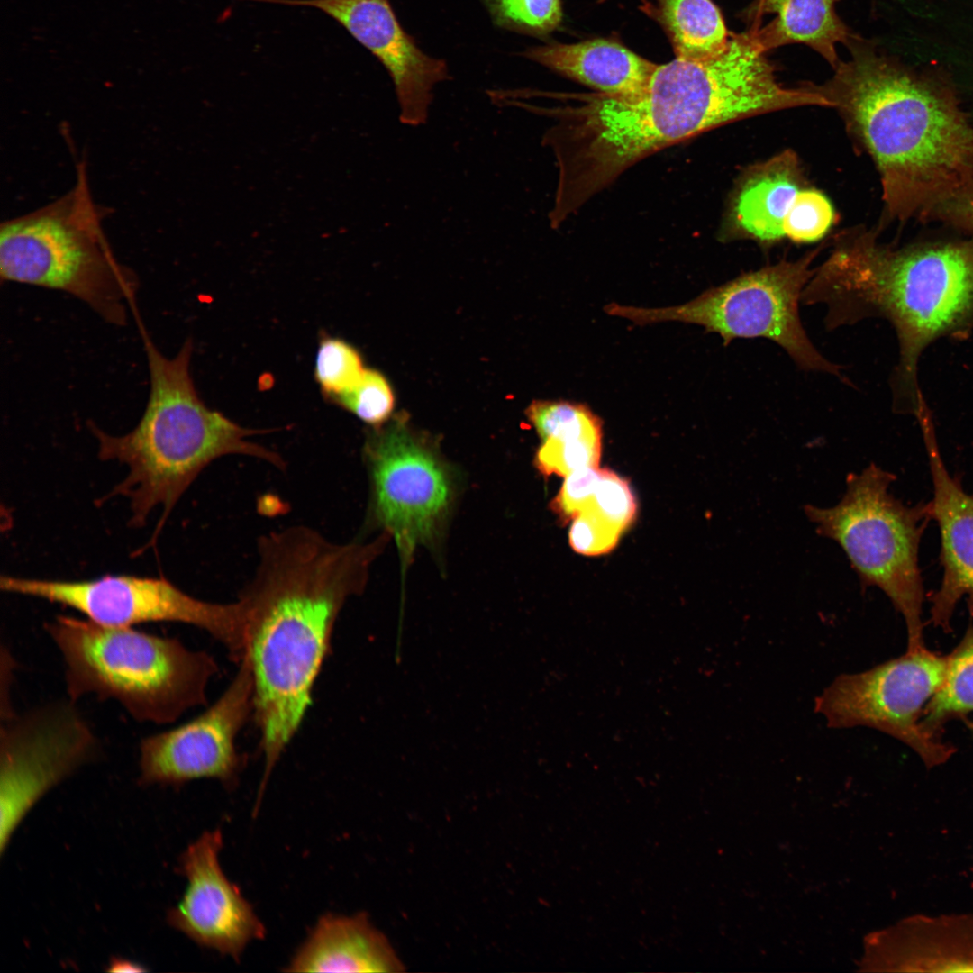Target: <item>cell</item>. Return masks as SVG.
Instances as JSON below:
<instances>
[{"mask_svg": "<svg viewBox=\"0 0 973 973\" xmlns=\"http://www.w3.org/2000/svg\"><path fill=\"white\" fill-rule=\"evenodd\" d=\"M750 30L703 60L657 65L645 88L629 96L577 95V103L524 109L554 123L542 144L554 154L558 182L550 223L559 227L625 170L665 148L745 117L809 105L802 86L780 85Z\"/></svg>", "mask_w": 973, "mask_h": 973, "instance_id": "1", "label": "cell"}, {"mask_svg": "<svg viewBox=\"0 0 973 973\" xmlns=\"http://www.w3.org/2000/svg\"><path fill=\"white\" fill-rule=\"evenodd\" d=\"M387 536L339 544L309 527L291 526L259 539L255 575L239 600L264 758L261 786L298 731L337 618L363 590Z\"/></svg>", "mask_w": 973, "mask_h": 973, "instance_id": "2", "label": "cell"}, {"mask_svg": "<svg viewBox=\"0 0 973 973\" xmlns=\"http://www.w3.org/2000/svg\"><path fill=\"white\" fill-rule=\"evenodd\" d=\"M848 60L818 90L880 174L887 212L905 218L973 184V127L933 73H918L853 33Z\"/></svg>", "mask_w": 973, "mask_h": 973, "instance_id": "3", "label": "cell"}, {"mask_svg": "<svg viewBox=\"0 0 973 973\" xmlns=\"http://www.w3.org/2000/svg\"><path fill=\"white\" fill-rule=\"evenodd\" d=\"M150 379L144 414L130 432L114 436L96 425L90 429L102 460H118L129 473L108 495L130 500V525L141 527L157 506L162 515L155 535L183 493L214 459L242 454L284 468L282 457L247 440L259 430L240 426L211 410L199 398L190 376L192 341L173 359L162 355L143 333Z\"/></svg>", "mask_w": 973, "mask_h": 973, "instance_id": "4", "label": "cell"}, {"mask_svg": "<svg viewBox=\"0 0 973 973\" xmlns=\"http://www.w3.org/2000/svg\"><path fill=\"white\" fill-rule=\"evenodd\" d=\"M801 301L824 305L831 329L884 314L908 358L973 317V241L889 251L866 234L846 240L815 269Z\"/></svg>", "mask_w": 973, "mask_h": 973, "instance_id": "5", "label": "cell"}, {"mask_svg": "<svg viewBox=\"0 0 973 973\" xmlns=\"http://www.w3.org/2000/svg\"><path fill=\"white\" fill-rule=\"evenodd\" d=\"M45 630L60 652L70 701L90 694L114 699L138 722L168 724L206 705L218 672L207 652L132 626L59 614Z\"/></svg>", "mask_w": 973, "mask_h": 973, "instance_id": "6", "label": "cell"}, {"mask_svg": "<svg viewBox=\"0 0 973 973\" xmlns=\"http://www.w3.org/2000/svg\"><path fill=\"white\" fill-rule=\"evenodd\" d=\"M106 214L91 194L85 162H78L76 183L65 195L1 223V279L67 292L107 322L124 324L138 280L109 246Z\"/></svg>", "mask_w": 973, "mask_h": 973, "instance_id": "7", "label": "cell"}, {"mask_svg": "<svg viewBox=\"0 0 973 973\" xmlns=\"http://www.w3.org/2000/svg\"><path fill=\"white\" fill-rule=\"evenodd\" d=\"M896 475L871 462L850 473L833 506L805 505L816 532L834 541L856 572L862 589L879 588L903 616L907 649L924 647V588L919 544L932 520L930 503L908 506L889 491Z\"/></svg>", "mask_w": 973, "mask_h": 973, "instance_id": "8", "label": "cell"}, {"mask_svg": "<svg viewBox=\"0 0 973 973\" xmlns=\"http://www.w3.org/2000/svg\"><path fill=\"white\" fill-rule=\"evenodd\" d=\"M817 253L744 273L684 305L643 308L610 303L605 311L638 325L667 321L698 324L718 333L724 345L738 338H766L781 346L800 368L842 379L841 367L816 350L800 320L802 293L814 275L816 268L810 265Z\"/></svg>", "mask_w": 973, "mask_h": 973, "instance_id": "9", "label": "cell"}, {"mask_svg": "<svg viewBox=\"0 0 973 973\" xmlns=\"http://www.w3.org/2000/svg\"><path fill=\"white\" fill-rule=\"evenodd\" d=\"M946 655L926 646L852 674H841L814 700L830 728L868 727L913 750L928 768L947 762L956 749L922 726L923 711L941 687Z\"/></svg>", "mask_w": 973, "mask_h": 973, "instance_id": "10", "label": "cell"}, {"mask_svg": "<svg viewBox=\"0 0 973 973\" xmlns=\"http://www.w3.org/2000/svg\"><path fill=\"white\" fill-rule=\"evenodd\" d=\"M0 587L73 608L98 623L132 626L152 622L190 624L205 631L239 664L246 654V619L240 600L206 602L164 577L105 575L68 581L2 576Z\"/></svg>", "mask_w": 973, "mask_h": 973, "instance_id": "11", "label": "cell"}, {"mask_svg": "<svg viewBox=\"0 0 973 973\" xmlns=\"http://www.w3.org/2000/svg\"><path fill=\"white\" fill-rule=\"evenodd\" d=\"M371 481L369 521L392 536L402 568L416 548L432 541L453 499L447 464L403 417L376 427L364 446Z\"/></svg>", "mask_w": 973, "mask_h": 973, "instance_id": "12", "label": "cell"}, {"mask_svg": "<svg viewBox=\"0 0 973 973\" xmlns=\"http://www.w3.org/2000/svg\"><path fill=\"white\" fill-rule=\"evenodd\" d=\"M74 702L17 718L2 712L0 852L32 806L95 756L97 740Z\"/></svg>", "mask_w": 973, "mask_h": 973, "instance_id": "13", "label": "cell"}, {"mask_svg": "<svg viewBox=\"0 0 973 973\" xmlns=\"http://www.w3.org/2000/svg\"><path fill=\"white\" fill-rule=\"evenodd\" d=\"M221 696L202 714L140 743L141 785H180L214 778L232 785L244 766L236 738L254 714V686L245 656Z\"/></svg>", "mask_w": 973, "mask_h": 973, "instance_id": "14", "label": "cell"}, {"mask_svg": "<svg viewBox=\"0 0 973 973\" xmlns=\"http://www.w3.org/2000/svg\"><path fill=\"white\" fill-rule=\"evenodd\" d=\"M318 9L338 22L385 67L395 87L399 120L427 123L433 89L450 78L444 59L423 51L400 24L389 0H269Z\"/></svg>", "mask_w": 973, "mask_h": 973, "instance_id": "15", "label": "cell"}, {"mask_svg": "<svg viewBox=\"0 0 973 973\" xmlns=\"http://www.w3.org/2000/svg\"><path fill=\"white\" fill-rule=\"evenodd\" d=\"M220 830L205 832L181 854L178 872L187 881L167 922L196 944L238 960L247 944L265 936V928L239 888L223 872Z\"/></svg>", "mask_w": 973, "mask_h": 973, "instance_id": "16", "label": "cell"}, {"mask_svg": "<svg viewBox=\"0 0 973 973\" xmlns=\"http://www.w3.org/2000/svg\"><path fill=\"white\" fill-rule=\"evenodd\" d=\"M928 463L933 486L932 519L940 530L942 578L931 597L930 623L945 632L958 604L967 598L973 611V493L952 477L937 447L930 426L924 428Z\"/></svg>", "mask_w": 973, "mask_h": 973, "instance_id": "17", "label": "cell"}, {"mask_svg": "<svg viewBox=\"0 0 973 973\" xmlns=\"http://www.w3.org/2000/svg\"><path fill=\"white\" fill-rule=\"evenodd\" d=\"M867 966L902 972H973V914L903 919L872 935Z\"/></svg>", "mask_w": 973, "mask_h": 973, "instance_id": "18", "label": "cell"}, {"mask_svg": "<svg viewBox=\"0 0 973 973\" xmlns=\"http://www.w3.org/2000/svg\"><path fill=\"white\" fill-rule=\"evenodd\" d=\"M404 963L366 914H325L288 964L291 972L397 973Z\"/></svg>", "mask_w": 973, "mask_h": 973, "instance_id": "19", "label": "cell"}, {"mask_svg": "<svg viewBox=\"0 0 973 973\" xmlns=\"http://www.w3.org/2000/svg\"><path fill=\"white\" fill-rule=\"evenodd\" d=\"M520 55L596 92L620 96L641 92L657 67L623 45L605 39L549 43L529 48Z\"/></svg>", "mask_w": 973, "mask_h": 973, "instance_id": "20", "label": "cell"}, {"mask_svg": "<svg viewBox=\"0 0 973 973\" xmlns=\"http://www.w3.org/2000/svg\"><path fill=\"white\" fill-rule=\"evenodd\" d=\"M837 0H753L743 12L752 20L750 28L764 50L800 43L818 52L834 68L839 61L836 45L854 33L838 16Z\"/></svg>", "mask_w": 973, "mask_h": 973, "instance_id": "21", "label": "cell"}, {"mask_svg": "<svg viewBox=\"0 0 973 973\" xmlns=\"http://www.w3.org/2000/svg\"><path fill=\"white\" fill-rule=\"evenodd\" d=\"M526 415L543 441L534 464L544 476L567 477L597 467L602 450V421L584 404L534 400Z\"/></svg>", "mask_w": 973, "mask_h": 973, "instance_id": "22", "label": "cell"}, {"mask_svg": "<svg viewBox=\"0 0 973 973\" xmlns=\"http://www.w3.org/2000/svg\"><path fill=\"white\" fill-rule=\"evenodd\" d=\"M803 188L797 158L789 150L750 168L733 197L730 219L741 233L764 243L785 237L783 223Z\"/></svg>", "mask_w": 973, "mask_h": 973, "instance_id": "23", "label": "cell"}, {"mask_svg": "<svg viewBox=\"0 0 973 973\" xmlns=\"http://www.w3.org/2000/svg\"><path fill=\"white\" fill-rule=\"evenodd\" d=\"M657 19L669 37L676 58L703 60L727 47L730 34L711 0H654Z\"/></svg>", "mask_w": 973, "mask_h": 973, "instance_id": "24", "label": "cell"}, {"mask_svg": "<svg viewBox=\"0 0 973 973\" xmlns=\"http://www.w3.org/2000/svg\"><path fill=\"white\" fill-rule=\"evenodd\" d=\"M973 713V625L946 655L943 681L927 704L922 726L930 735L942 738L950 721Z\"/></svg>", "mask_w": 973, "mask_h": 973, "instance_id": "25", "label": "cell"}, {"mask_svg": "<svg viewBox=\"0 0 973 973\" xmlns=\"http://www.w3.org/2000/svg\"><path fill=\"white\" fill-rule=\"evenodd\" d=\"M494 24L504 30L541 35L562 19L561 0H480Z\"/></svg>", "mask_w": 973, "mask_h": 973, "instance_id": "26", "label": "cell"}, {"mask_svg": "<svg viewBox=\"0 0 973 973\" xmlns=\"http://www.w3.org/2000/svg\"><path fill=\"white\" fill-rule=\"evenodd\" d=\"M364 371L358 350L347 341L324 336L319 343L314 377L331 401L351 388Z\"/></svg>", "mask_w": 973, "mask_h": 973, "instance_id": "27", "label": "cell"}, {"mask_svg": "<svg viewBox=\"0 0 973 973\" xmlns=\"http://www.w3.org/2000/svg\"><path fill=\"white\" fill-rule=\"evenodd\" d=\"M359 419L381 426L394 409V394L386 378L374 369H364L359 381L332 400Z\"/></svg>", "mask_w": 973, "mask_h": 973, "instance_id": "28", "label": "cell"}, {"mask_svg": "<svg viewBox=\"0 0 973 973\" xmlns=\"http://www.w3.org/2000/svg\"><path fill=\"white\" fill-rule=\"evenodd\" d=\"M834 217L833 208L825 196L803 187L785 217L784 235L796 242L817 241L827 232Z\"/></svg>", "mask_w": 973, "mask_h": 973, "instance_id": "29", "label": "cell"}, {"mask_svg": "<svg viewBox=\"0 0 973 973\" xmlns=\"http://www.w3.org/2000/svg\"><path fill=\"white\" fill-rule=\"evenodd\" d=\"M587 506L594 508L622 532L630 526L636 514L635 498L628 483L608 469H602Z\"/></svg>", "mask_w": 973, "mask_h": 973, "instance_id": "30", "label": "cell"}, {"mask_svg": "<svg viewBox=\"0 0 973 973\" xmlns=\"http://www.w3.org/2000/svg\"><path fill=\"white\" fill-rule=\"evenodd\" d=\"M622 532L594 508H584L575 518L569 531V544L577 553L601 555L612 550Z\"/></svg>", "mask_w": 973, "mask_h": 973, "instance_id": "31", "label": "cell"}, {"mask_svg": "<svg viewBox=\"0 0 973 973\" xmlns=\"http://www.w3.org/2000/svg\"><path fill=\"white\" fill-rule=\"evenodd\" d=\"M602 469L586 467L568 474L551 503L553 511L563 519L575 518L593 498Z\"/></svg>", "mask_w": 973, "mask_h": 973, "instance_id": "32", "label": "cell"}, {"mask_svg": "<svg viewBox=\"0 0 973 973\" xmlns=\"http://www.w3.org/2000/svg\"><path fill=\"white\" fill-rule=\"evenodd\" d=\"M932 212L973 230V184L940 204Z\"/></svg>", "mask_w": 973, "mask_h": 973, "instance_id": "33", "label": "cell"}, {"mask_svg": "<svg viewBox=\"0 0 973 973\" xmlns=\"http://www.w3.org/2000/svg\"><path fill=\"white\" fill-rule=\"evenodd\" d=\"M110 972H142L145 968L132 961L119 958L113 959L107 969Z\"/></svg>", "mask_w": 973, "mask_h": 973, "instance_id": "34", "label": "cell"}, {"mask_svg": "<svg viewBox=\"0 0 973 973\" xmlns=\"http://www.w3.org/2000/svg\"><path fill=\"white\" fill-rule=\"evenodd\" d=\"M971 731H972V732H973V726L971 727Z\"/></svg>", "mask_w": 973, "mask_h": 973, "instance_id": "35", "label": "cell"}]
</instances>
